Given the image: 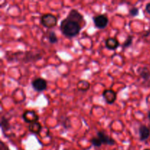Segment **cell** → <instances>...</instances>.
Here are the masks:
<instances>
[{"label":"cell","mask_w":150,"mask_h":150,"mask_svg":"<svg viewBox=\"0 0 150 150\" xmlns=\"http://www.w3.org/2000/svg\"><path fill=\"white\" fill-rule=\"evenodd\" d=\"M90 142L94 146H95V147H100L101 145L103 144L102 142H101V141L100 140V139L98 137L92 138L90 140Z\"/></svg>","instance_id":"9a60e30c"},{"label":"cell","mask_w":150,"mask_h":150,"mask_svg":"<svg viewBox=\"0 0 150 150\" xmlns=\"http://www.w3.org/2000/svg\"><path fill=\"white\" fill-rule=\"evenodd\" d=\"M145 10H146V11L149 14H150V2L146 4V7H145Z\"/></svg>","instance_id":"d6986e66"},{"label":"cell","mask_w":150,"mask_h":150,"mask_svg":"<svg viewBox=\"0 0 150 150\" xmlns=\"http://www.w3.org/2000/svg\"><path fill=\"white\" fill-rule=\"evenodd\" d=\"M133 37L132 36V35H129V36H127V38H126L125 41L124 42V43L122 44V46L124 48H128V47H130V45H132V43H133Z\"/></svg>","instance_id":"2e32d148"},{"label":"cell","mask_w":150,"mask_h":150,"mask_svg":"<svg viewBox=\"0 0 150 150\" xmlns=\"http://www.w3.org/2000/svg\"><path fill=\"white\" fill-rule=\"evenodd\" d=\"M120 46V42L115 38H108L105 40V47L108 49L115 50Z\"/></svg>","instance_id":"9c48e42d"},{"label":"cell","mask_w":150,"mask_h":150,"mask_svg":"<svg viewBox=\"0 0 150 150\" xmlns=\"http://www.w3.org/2000/svg\"><path fill=\"white\" fill-rule=\"evenodd\" d=\"M144 150H150L149 149H144Z\"/></svg>","instance_id":"44dd1931"},{"label":"cell","mask_w":150,"mask_h":150,"mask_svg":"<svg viewBox=\"0 0 150 150\" xmlns=\"http://www.w3.org/2000/svg\"><path fill=\"white\" fill-rule=\"evenodd\" d=\"M94 24L98 29H105L108 23V18L105 14L98 15L93 17Z\"/></svg>","instance_id":"3957f363"},{"label":"cell","mask_w":150,"mask_h":150,"mask_svg":"<svg viewBox=\"0 0 150 150\" xmlns=\"http://www.w3.org/2000/svg\"><path fill=\"white\" fill-rule=\"evenodd\" d=\"M97 135H98V137L99 138L100 140L101 141L103 144H106V145H110V146H113L116 144L115 140H114L113 138L110 137L108 135H107L106 133L104 131H98L97 133Z\"/></svg>","instance_id":"8992f818"},{"label":"cell","mask_w":150,"mask_h":150,"mask_svg":"<svg viewBox=\"0 0 150 150\" xmlns=\"http://www.w3.org/2000/svg\"><path fill=\"white\" fill-rule=\"evenodd\" d=\"M139 139L142 142L147 140L150 136V130L148 127L146 125H141L139 129Z\"/></svg>","instance_id":"ba28073f"},{"label":"cell","mask_w":150,"mask_h":150,"mask_svg":"<svg viewBox=\"0 0 150 150\" xmlns=\"http://www.w3.org/2000/svg\"><path fill=\"white\" fill-rule=\"evenodd\" d=\"M129 14L130 16H133V17H135V16H137L139 14V10L138 7H133L129 10Z\"/></svg>","instance_id":"e0dca14e"},{"label":"cell","mask_w":150,"mask_h":150,"mask_svg":"<svg viewBox=\"0 0 150 150\" xmlns=\"http://www.w3.org/2000/svg\"><path fill=\"white\" fill-rule=\"evenodd\" d=\"M47 37L51 43L54 44L57 43L58 42V38H57V35L54 31H48V34H47Z\"/></svg>","instance_id":"4fadbf2b"},{"label":"cell","mask_w":150,"mask_h":150,"mask_svg":"<svg viewBox=\"0 0 150 150\" xmlns=\"http://www.w3.org/2000/svg\"><path fill=\"white\" fill-rule=\"evenodd\" d=\"M103 97L107 103L113 104L117 100V93L113 89H105L103 92Z\"/></svg>","instance_id":"52a82bcc"},{"label":"cell","mask_w":150,"mask_h":150,"mask_svg":"<svg viewBox=\"0 0 150 150\" xmlns=\"http://www.w3.org/2000/svg\"><path fill=\"white\" fill-rule=\"evenodd\" d=\"M22 118L26 122L33 123L35 122H38L39 120V116L37 114L35 111H32V110H26L22 114Z\"/></svg>","instance_id":"277c9868"},{"label":"cell","mask_w":150,"mask_h":150,"mask_svg":"<svg viewBox=\"0 0 150 150\" xmlns=\"http://www.w3.org/2000/svg\"><path fill=\"white\" fill-rule=\"evenodd\" d=\"M0 150H10L8 146L5 144L3 142H0Z\"/></svg>","instance_id":"ac0fdd59"},{"label":"cell","mask_w":150,"mask_h":150,"mask_svg":"<svg viewBox=\"0 0 150 150\" xmlns=\"http://www.w3.org/2000/svg\"><path fill=\"white\" fill-rule=\"evenodd\" d=\"M32 88L37 92H42L47 88V81L42 78H37L32 82Z\"/></svg>","instance_id":"5b68a950"},{"label":"cell","mask_w":150,"mask_h":150,"mask_svg":"<svg viewBox=\"0 0 150 150\" xmlns=\"http://www.w3.org/2000/svg\"><path fill=\"white\" fill-rule=\"evenodd\" d=\"M89 86L90 85H89V83L87 81L82 80L78 83L77 88L79 90L82 91V92H86V91H87L89 89Z\"/></svg>","instance_id":"7c38bea8"},{"label":"cell","mask_w":150,"mask_h":150,"mask_svg":"<svg viewBox=\"0 0 150 150\" xmlns=\"http://www.w3.org/2000/svg\"><path fill=\"white\" fill-rule=\"evenodd\" d=\"M41 130H42V125L38 122H35L29 124V130L31 133H35V134H38L41 131Z\"/></svg>","instance_id":"30bf717a"},{"label":"cell","mask_w":150,"mask_h":150,"mask_svg":"<svg viewBox=\"0 0 150 150\" xmlns=\"http://www.w3.org/2000/svg\"><path fill=\"white\" fill-rule=\"evenodd\" d=\"M57 21L58 20H57V16L51 13H46V14L42 15L40 18V22L42 26L48 29H51L57 26Z\"/></svg>","instance_id":"7a4b0ae2"},{"label":"cell","mask_w":150,"mask_h":150,"mask_svg":"<svg viewBox=\"0 0 150 150\" xmlns=\"http://www.w3.org/2000/svg\"><path fill=\"white\" fill-rule=\"evenodd\" d=\"M10 124L8 120L6 119L4 117H1V127L2 129V130H8L10 128Z\"/></svg>","instance_id":"5bb4252c"},{"label":"cell","mask_w":150,"mask_h":150,"mask_svg":"<svg viewBox=\"0 0 150 150\" xmlns=\"http://www.w3.org/2000/svg\"><path fill=\"white\" fill-rule=\"evenodd\" d=\"M148 117H149V119L150 120V111L149 112V114H148Z\"/></svg>","instance_id":"ffe728a7"},{"label":"cell","mask_w":150,"mask_h":150,"mask_svg":"<svg viewBox=\"0 0 150 150\" xmlns=\"http://www.w3.org/2000/svg\"><path fill=\"white\" fill-rule=\"evenodd\" d=\"M85 24L86 21L83 16L78 10H72L60 23V30L64 36L74 38L80 33L81 28Z\"/></svg>","instance_id":"6da1fadb"},{"label":"cell","mask_w":150,"mask_h":150,"mask_svg":"<svg viewBox=\"0 0 150 150\" xmlns=\"http://www.w3.org/2000/svg\"><path fill=\"white\" fill-rule=\"evenodd\" d=\"M140 76L145 81H149L150 79V70L146 67H141L139 70Z\"/></svg>","instance_id":"8fae6325"}]
</instances>
